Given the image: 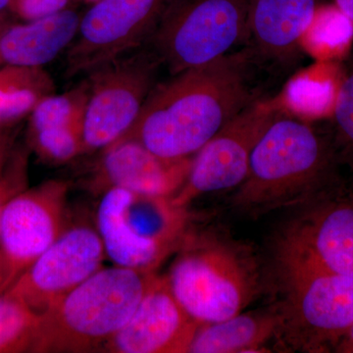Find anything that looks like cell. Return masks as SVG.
I'll return each mask as SVG.
<instances>
[{
    "mask_svg": "<svg viewBox=\"0 0 353 353\" xmlns=\"http://www.w3.org/2000/svg\"><path fill=\"white\" fill-rule=\"evenodd\" d=\"M318 6L317 0H250L243 50L257 67L289 66Z\"/></svg>",
    "mask_w": 353,
    "mask_h": 353,
    "instance_id": "16",
    "label": "cell"
},
{
    "mask_svg": "<svg viewBox=\"0 0 353 353\" xmlns=\"http://www.w3.org/2000/svg\"><path fill=\"white\" fill-rule=\"evenodd\" d=\"M178 0H99L81 17L66 54L68 78L148 46Z\"/></svg>",
    "mask_w": 353,
    "mask_h": 353,
    "instance_id": "9",
    "label": "cell"
},
{
    "mask_svg": "<svg viewBox=\"0 0 353 353\" xmlns=\"http://www.w3.org/2000/svg\"><path fill=\"white\" fill-rule=\"evenodd\" d=\"M277 99H259L225 125L194 154L187 179L170 197L176 208L208 192L240 187L253 148L280 110Z\"/></svg>",
    "mask_w": 353,
    "mask_h": 353,
    "instance_id": "11",
    "label": "cell"
},
{
    "mask_svg": "<svg viewBox=\"0 0 353 353\" xmlns=\"http://www.w3.org/2000/svg\"><path fill=\"white\" fill-rule=\"evenodd\" d=\"M88 80L61 94L43 97L30 114L28 132L50 128L82 127L88 97Z\"/></svg>",
    "mask_w": 353,
    "mask_h": 353,
    "instance_id": "22",
    "label": "cell"
},
{
    "mask_svg": "<svg viewBox=\"0 0 353 353\" xmlns=\"http://www.w3.org/2000/svg\"><path fill=\"white\" fill-rule=\"evenodd\" d=\"M255 67L241 50L172 75L155 85L136 122L119 139L138 141L164 159L190 158L238 114L261 99Z\"/></svg>",
    "mask_w": 353,
    "mask_h": 353,
    "instance_id": "1",
    "label": "cell"
},
{
    "mask_svg": "<svg viewBox=\"0 0 353 353\" xmlns=\"http://www.w3.org/2000/svg\"><path fill=\"white\" fill-rule=\"evenodd\" d=\"M192 159L167 160L132 139H119L102 150L90 183L97 190L120 188L158 197H171L182 187Z\"/></svg>",
    "mask_w": 353,
    "mask_h": 353,
    "instance_id": "15",
    "label": "cell"
},
{
    "mask_svg": "<svg viewBox=\"0 0 353 353\" xmlns=\"http://www.w3.org/2000/svg\"><path fill=\"white\" fill-rule=\"evenodd\" d=\"M166 280L176 301L201 325L239 314L256 288L252 264L221 243L185 250L174 261Z\"/></svg>",
    "mask_w": 353,
    "mask_h": 353,
    "instance_id": "7",
    "label": "cell"
},
{
    "mask_svg": "<svg viewBox=\"0 0 353 353\" xmlns=\"http://www.w3.org/2000/svg\"><path fill=\"white\" fill-rule=\"evenodd\" d=\"M285 307L280 331L310 352L336 350L353 325V277L325 270L281 246Z\"/></svg>",
    "mask_w": 353,
    "mask_h": 353,
    "instance_id": "4",
    "label": "cell"
},
{
    "mask_svg": "<svg viewBox=\"0 0 353 353\" xmlns=\"http://www.w3.org/2000/svg\"><path fill=\"white\" fill-rule=\"evenodd\" d=\"M201 326L176 301L166 277L157 276L129 321L101 352H189Z\"/></svg>",
    "mask_w": 353,
    "mask_h": 353,
    "instance_id": "13",
    "label": "cell"
},
{
    "mask_svg": "<svg viewBox=\"0 0 353 353\" xmlns=\"http://www.w3.org/2000/svg\"><path fill=\"white\" fill-rule=\"evenodd\" d=\"M70 0H14L13 12L24 21L41 19L67 9Z\"/></svg>",
    "mask_w": 353,
    "mask_h": 353,
    "instance_id": "26",
    "label": "cell"
},
{
    "mask_svg": "<svg viewBox=\"0 0 353 353\" xmlns=\"http://www.w3.org/2000/svg\"><path fill=\"white\" fill-rule=\"evenodd\" d=\"M280 327L279 313L241 312L223 321L201 325L189 352H259Z\"/></svg>",
    "mask_w": 353,
    "mask_h": 353,
    "instance_id": "19",
    "label": "cell"
},
{
    "mask_svg": "<svg viewBox=\"0 0 353 353\" xmlns=\"http://www.w3.org/2000/svg\"><path fill=\"white\" fill-rule=\"evenodd\" d=\"M157 275L102 267L41 314L32 352H99L134 314Z\"/></svg>",
    "mask_w": 353,
    "mask_h": 353,
    "instance_id": "3",
    "label": "cell"
},
{
    "mask_svg": "<svg viewBox=\"0 0 353 353\" xmlns=\"http://www.w3.org/2000/svg\"><path fill=\"white\" fill-rule=\"evenodd\" d=\"M250 0H178L150 43L171 75L199 68L245 43Z\"/></svg>",
    "mask_w": 353,
    "mask_h": 353,
    "instance_id": "6",
    "label": "cell"
},
{
    "mask_svg": "<svg viewBox=\"0 0 353 353\" xmlns=\"http://www.w3.org/2000/svg\"><path fill=\"white\" fill-rule=\"evenodd\" d=\"M90 1L97 2V1H99V0H90Z\"/></svg>",
    "mask_w": 353,
    "mask_h": 353,
    "instance_id": "32",
    "label": "cell"
},
{
    "mask_svg": "<svg viewBox=\"0 0 353 353\" xmlns=\"http://www.w3.org/2000/svg\"><path fill=\"white\" fill-rule=\"evenodd\" d=\"M170 197L137 194L120 188L104 190L97 230L106 256L116 266L153 272L180 240L185 212Z\"/></svg>",
    "mask_w": 353,
    "mask_h": 353,
    "instance_id": "5",
    "label": "cell"
},
{
    "mask_svg": "<svg viewBox=\"0 0 353 353\" xmlns=\"http://www.w3.org/2000/svg\"><path fill=\"white\" fill-rule=\"evenodd\" d=\"M334 126L332 143L340 163L353 172V68L345 72L331 119Z\"/></svg>",
    "mask_w": 353,
    "mask_h": 353,
    "instance_id": "24",
    "label": "cell"
},
{
    "mask_svg": "<svg viewBox=\"0 0 353 353\" xmlns=\"http://www.w3.org/2000/svg\"><path fill=\"white\" fill-rule=\"evenodd\" d=\"M18 125H0V175L12 154Z\"/></svg>",
    "mask_w": 353,
    "mask_h": 353,
    "instance_id": "27",
    "label": "cell"
},
{
    "mask_svg": "<svg viewBox=\"0 0 353 353\" xmlns=\"http://www.w3.org/2000/svg\"><path fill=\"white\" fill-rule=\"evenodd\" d=\"M80 20V14L67 8L41 19L7 25L0 32V68L50 63L68 50Z\"/></svg>",
    "mask_w": 353,
    "mask_h": 353,
    "instance_id": "17",
    "label": "cell"
},
{
    "mask_svg": "<svg viewBox=\"0 0 353 353\" xmlns=\"http://www.w3.org/2000/svg\"><path fill=\"white\" fill-rule=\"evenodd\" d=\"M7 25H4L3 23L0 22V32L3 31L4 28L6 27Z\"/></svg>",
    "mask_w": 353,
    "mask_h": 353,
    "instance_id": "31",
    "label": "cell"
},
{
    "mask_svg": "<svg viewBox=\"0 0 353 353\" xmlns=\"http://www.w3.org/2000/svg\"><path fill=\"white\" fill-rule=\"evenodd\" d=\"M334 352L339 353H353V325L347 334L343 336Z\"/></svg>",
    "mask_w": 353,
    "mask_h": 353,
    "instance_id": "28",
    "label": "cell"
},
{
    "mask_svg": "<svg viewBox=\"0 0 353 353\" xmlns=\"http://www.w3.org/2000/svg\"><path fill=\"white\" fill-rule=\"evenodd\" d=\"M28 183L29 152L25 148H15L0 175V220L8 202L28 189Z\"/></svg>",
    "mask_w": 353,
    "mask_h": 353,
    "instance_id": "25",
    "label": "cell"
},
{
    "mask_svg": "<svg viewBox=\"0 0 353 353\" xmlns=\"http://www.w3.org/2000/svg\"><path fill=\"white\" fill-rule=\"evenodd\" d=\"M352 44L353 22L333 3L317 6L301 48L316 61L340 62Z\"/></svg>",
    "mask_w": 353,
    "mask_h": 353,
    "instance_id": "20",
    "label": "cell"
},
{
    "mask_svg": "<svg viewBox=\"0 0 353 353\" xmlns=\"http://www.w3.org/2000/svg\"><path fill=\"white\" fill-rule=\"evenodd\" d=\"M340 164L331 139L280 109L253 148L234 201L259 214L299 199H320L340 188Z\"/></svg>",
    "mask_w": 353,
    "mask_h": 353,
    "instance_id": "2",
    "label": "cell"
},
{
    "mask_svg": "<svg viewBox=\"0 0 353 353\" xmlns=\"http://www.w3.org/2000/svg\"><path fill=\"white\" fill-rule=\"evenodd\" d=\"M14 0H0V14L6 13L7 11L13 12Z\"/></svg>",
    "mask_w": 353,
    "mask_h": 353,
    "instance_id": "30",
    "label": "cell"
},
{
    "mask_svg": "<svg viewBox=\"0 0 353 353\" xmlns=\"http://www.w3.org/2000/svg\"><path fill=\"white\" fill-rule=\"evenodd\" d=\"M29 145L41 160L63 164L83 154L82 127L50 128L28 132Z\"/></svg>",
    "mask_w": 353,
    "mask_h": 353,
    "instance_id": "23",
    "label": "cell"
},
{
    "mask_svg": "<svg viewBox=\"0 0 353 353\" xmlns=\"http://www.w3.org/2000/svg\"><path fill=\"white\" fill-rule=\"evenodd\" d=\"M105 256L97 230L76 225L64 230L7 292L43 314L101 269Z\"/></svg>",
    "mask_w": 353,
    "mask_h": 353,
    "instance_id": "12",
    "label": "cell"
},
{
    "mask_svg": "<svg viewBox=\"0 0 353 353\" xmlns=\"http://www.w3.org/2000/svg\"><path fill=\"white\" fill-rule=\"evenodd\" d=\"M345 73L340 62L316 61L288 83L279 106L306 122L331 119Z\"/></svg>",
    "mask_w": 353,
    "mask_h": 353,
    "instance_id": "18",
    "label": "cell"
},
{
    "mask_svg": "<svg viewBox=\"0 0 353 353\" xmlns=\"http://www.w3.org/2000/svg\"><path fill=\"white\" fill-rule=\"evenodd\" d=\"M41 314L9 292L0 294V353L32 352Z\"/></svg>",
    "mask_w": 353,
    "mask_h": 353,
    "instance_id": "21",
    "label": "cell"
},
{
    "mask_svg": "<svg viewBox=\"0 0 353 353\" xmlns=\"http://www.w3.org/2000/svg\"><path fill=\"white\" fill-rule=\"evenodd\" d=\"M69 185L51 180L26 189L7 204L0 220V294L64 231Z\"/></svg>",
    "mask_w": 353,
    "mask_h": 353,
    "instance_id": "10",
    "label": "cell"
},
{
    "mask_svg": "<svg viewBox=\"0 0 353 353\" xmlns=\"http://www.w3.org/2000/svg\"><path fill=\"white\" fill-rule=\"evenodd\" d=\"M340 192L338 188L323 196L281 246L320 268L353 277V194Z\"/></svg>",
    "mask_w": 353,
    "mask_h": 353,
    "instance_id": "14",
    "label": "cell"
},
{
    "mask_svg": "<svg viewBox=\"0 0 353 353\" xmlns=\"http://www.w3.org/2000/svg\"><path fill=\"white\" fill-rule=\"evenodd\" d=\"M334 4L353 22V0H334Z\"/></svg>",
    "mask_w": 353,
    "mask_h": 353,
    "instance_id": "29",
    "label": "cell"
},
{
    "mask_svg": "<svg viewBox=\"0 0 353 353\" xmlns=\"http://www.w3.org/2000/svg\"><path fill=\"white\" fill-rule=\"evenodd\" d=\"M161 65L148 44L88 74L83 153L104 150L131 129L158 83Z\"/></svg>",
    "mask_w": 353,
    "mask_h": 353,
    "instance_id": "8",
    "label": "cell"
}]
</instances>
